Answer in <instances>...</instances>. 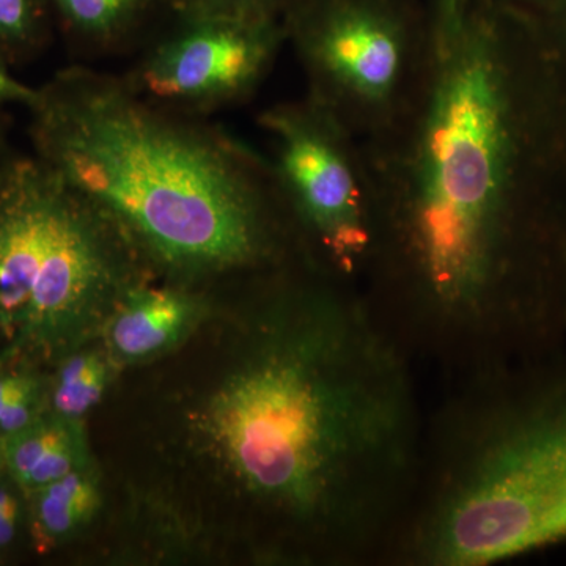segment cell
Listing matches in <instances>:
<instances>
[{"label":"cell","instance_id":"cell-12","mask_svg":"<svg viewBox=\"0 0 566 566\" xmlns=\"http://www.w3.org/2000/svg\"><path fill=\"white\" fill-rule=\"evenodd\" d=\"M102 502L95 464L70 472L50 485L25 494L33 547L40 554H48L65 545L95 520Z\"/></svg>","mask_w":566,"mask_h":566},{"label":"cell","instance_id":"cell-10","mask_svg":"<svg viewBox=\"0 0 566 566\" xmlns=\"http://www.w3.org/2000/svg\"><path fill=\"white\" fill-rule=\"evenodd\" d=\"M55 32L85 63L139 52L169 24L177 0H50Z\"/></svg>","mask_w":566,"mask_h":566},{"label":"cell","instance_id":"cell-19","mask_svg":"<svg viewBox=\"0 0 566 566\" xmlns=\"http://www.w3.org/2000/svg\"><path fill=\"white\" fill-rule=\"evenodd\" d=\"M13 150L9 140V126H7L6 115H3V107H0V163Z\"/></svg>","mask_w":566,"mask_h":566},{"label":"cell","instance_id":"cell-17","mask_svg":"<svg viewBox=\"0 0 566 566\" xmlns=\"http://www.w3.org/2000/svg\"><path fill=\"white\" fill-rule=\"evenodd\" d=\"M24 495L6 471L0 472V551L10 547L20 532Z\"/></svg>","mask_w":566,"mask_h":566},{"label":"cell","instance_id":"cell-4","mask_svg":"<svg viewBox=\"0 0 566 566\" xmlns=\"http://www.w3.org/2000/svg\"><path fill=\"white\" fill-rule=\"evenodd\" d=\"M153 279L125 230L35 153L0 163L6 359L55 365L96 344L122 301Z\"/></svg>","mask_w":566,"mask_h":566},{"label":"cell","instance_id":"cell-20","mask_svg":"<svg viewBox=\"0 0 566 566\" xmlns=\"http://www.w3.org/2000/svg\"><path fill=\"white\" fill-rule=\"evenodd\" d=\"M6 471V463H3V446L2 439H0V472Z\"/></svg>","mask_w":566,"mask_h":566},{"label":"cell","instance_id":"cell-16","mask_svg":"<svg viewBox=\"0 0 566 566\" xmlns=\"http://www.w3.org/2000/svg\"><path fill=\"white\" fill-rule=\"evenodd\" d=\"M300 2L301 0H177L175 14L282 21Z\"/></svg>","mask_w":566,"mask_h":566},{"label":"cell","instance_id":"cell-5","mask_svg":"<svg viewBox=\"0 0 566 566\" xmlns=\"http://www.w3.org/2000/svg\"><path fill=\"white\" fill-rule=\"evenodd\" d=\"M566 539V405L472 430L420 523L428 565L483 566Z\"/></svg>","mask_w":566,"mask_h":566},{"label":"cell","instance_id":"cell-13","mask_svg":"<svg viewBox=\"0 0 566 566\" xmlns=\"http://www.w3.org/2000/svg\"><path fill=\"white\" fill-rule=\"evenodd\" d=\"M54 367L48 386V411L84 422L106 394L115 365L96 342L63 357Z\"/></svg>","mask_w":566,"mask_h":566},{"label":"cell","instance_id":"cell-8","mask_svg":"<svg viewBox=\"0 0 566 566\" xmlns=\"http://www.w3.org/2000/svg\"><path fill=\"white\" fill-rule=\"evenodd\" d=\"M263 123L274 137V181L286 203L329 259L352 270L370 245V222L326 109L277 107Z\"/></svg>","mask_w":566,"mask_h":566},{"label":"cell","instance_id":"cell-15","mask_svg":"<svg viewBox=\"0 0 566 566\" xmlns=\"http://www.w3.org/2000/svg\"><path fill=\"white\" fill-rule=\"evenodd\" d=\"M50 376L33 364L18 363L0 370V439L24 430L48 412Z\"/></svg>","mask_w":566,"mask_h":566},{"label":"cell","instance_id":"cell-2","mask_svg":"<svg viewBox=\"0 0 566 566\" xmlns=\"http://www.w3.org/2000/svg\"><path fill=\"white\" fill-rule=\"evenodd\" d=\"M28 111L32 153L103 208L159 277L203 286L274 260L263 169L205 118L82 65L41 85Z\"/></svg>","mask_w":566,"mask_h":566},{"label":"cell","instance_id":"cell-1","mask_svg":"<svg viewBox=\"0 0 566 566\" xmlns=\"http://www.w3.org/2000/svg\"><path fill=\"white\" fill-rule=\"evenodd\" d=\"M185 431L197 461L249 510L353 542L411 472L415 392L403 357L363 308L293 290L243 316L186 408Z\"/></svg>","mask_w":566,"mask_h":566},{"label":"cell","instance_id":"cell-14","mask_svg":"<svg viewBox=\"0 0 566 566\" xmlns=\"http://www.w3.org/2000/svg\"><path fill=\"white\" fill-rule=\"evenodd\" d=\"M57 35L50 0H0V62L35 61Z\"/></svg>","mask_w":566,"mask_h":566},{"label":"cell","instance_id":"cell-3","mask_svg":"<svg viewBox=\"0 0 566 566\" xmlns=\"http://www.w3.org/2000/svg\"><path fill=\"white\" fill-rule=\"evenodd\" d=\"M438 63L395 216L416 304L482 334L499 273L513 128L488 0H436Z\"/></svg>","mask_w":566,"mask_h":566},{"label":"cell","instance_id":"cell-9","mask_svg":"<svg viewBox=\"0 0 566 566\" xmlns=\"http://www.w3.org/2000/svg\"><path fill=\"white\" fill-rule=\"evenodd\" d=\"M161 279V277H159ZM158 279L129 292L102 335V345L117 367L147 363L181 345L202 322L208 301L202 286Z\"/></svg>","mask_w":566,"mask_h":566},{"label":"cell","instance_id":"cell-6","mask_svg":"<svg viewBox=\"0 0 566 566\" xmlns=\"http://www.w3.org/2000/svg\"><path fill=\"white\" fill-rule=\"evenodd\" d=\"M285 39L282 21L175 14L122 77L159 109L205 118L251 95Z\"/></svg>","mask_w":566,"mask_h":566},{"label":"cell","instance_id":"cell-11","mask_svg":"<svg viewBox=\"0 0 566 566\" xmlns=\"http://www.w3.org/2000/svg\"><path fill=\"white\" fill-rule=\"evenodd\" d=\"M2 446L6 472L24 494L93 464L84 422L51 411L2 439Z\"/></svg>","mask_w":566,"mask_h":566},{"label":"cell","instance_id":"cell-7","mask_svg":"<svg viewBox=\"0 0 566 566\" xmlns=\"http://www.w3.org/2000/svg\"><path fill=\"white\" fill-rule=\"evenodd\" d=\"M322 96L389 102L406 63V0H301L282 20Z\"/></svg>","mask_w":566,"mask_h":566},{"label":"cell","instance_id":"cell-18","mask_svg":"<svg viewBox=\"0 0 566 566\" xmlns=\"http://www.w3.org/2000/svg\"><path fill=\"white\" fill-rule=\"evenodd\" d=\"M36 93L39 87L25 84L13 73V69L0 62V107L22 106L29 109L35 102Z\"/></svg>","mask_w":566,"mask_h":566}]
</instances>
